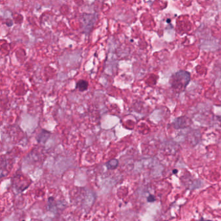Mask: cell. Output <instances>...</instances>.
Returning <instances> with one entry per match:
<instances>
[{
	"instance_id": "52a82bcc",
	"label": "cell",
	"mask_w": 221,
	"mask_h": 221,
	"mask_svg": "<svg viewBox=\"0 0 221 221\" xmlns=\"http://www.w3.org/2000/svg\"><path fill=\"white\" fill-rule=\"evenodd\" d=\"M198 221H211V220H198Z\"/></svg>"
},
{
	"instance_id": "6da1fadb",
	"label": "cell",
	"mask_w": 221,
	"mask_h": 221,
	"mask_svg": "<svg viewBox=\"0 0 221 221\" xmlns=\"http://www.w3.org/2000/svg\"><path fill=\"white\" fill-rule=\"evenodd\" d=\"M190 79V73L189 72L179 71L171 76L170 84L173 90L177 92H181L185 89Z\"/></svg>"
},
{
	"instance_id": "8992f818",
	"label": "cell",
	"mask_w": 221,
	"mask_h": 221,
	"mask_svg": "<svg viewBox=\"0 0 221 221\" xmlns=\"http://www.w3.org/2000/svg\"><path fill=\"white\" fill-rule=\"evenodd\" d=\"M147 200H148V202H153L155 200V198L153 195H149L148 198H147Z\"/></svg>"
},
{
	"instance_id": "7a4b0ae2",
	"label": "cell",
	"mask_w": 221,
	"mask_h": 221,
	"mask_svg": "<svg viewBox=\"0 0 221 221\" xmlns=\"http://www.w3.org/2000/svg\"><path fill=\"white\" fill-rule=\"evenodd\" d=\"M191 121L189 119L185 118V117H181V118H177L174 122V127L176 128H185L190 125Z\"/></svg>"
},
{
	"instance_id": "277c9868",
	"label": "cell",
	"mask_w": 221,
	"mask_h": 221,
	"mask_svg": "<svg viewBox=\"0 0 221 221\" xmlns=\"http://www.w3.org/2000/svg\"><path fill=\"white\" fill-rule=\"evenodd\" d=\"M106 166L108 169L110 170L115 169H116L119 166V161L116 159H112L106 163Z\"/></svg>"
},
{
	"instance_id": "3957f363",
	"label": "cell",
	"mask_w": 221,
	"mask_h": 221,
	"mask_svg": "<svg viewBox=\"0 0 221 221\" xmlns=\"http://www.w3.org/2000/svg\"><path fill=\"white\" fill-rule=\"evenodd\" d=\"M88 87V82L84 80L79 81L76 84V88L81 91V92H84V91L87 90Z\"/></svg>"
},
{
	"instance_id": "5b68a950",
	"label": "cell",
	"mask_w": 221,
	"mask_h": 221,
	"mask_svg": "<svg viewBox=\"0 0 221 221\" xmlns=\"http://www.w3.org/2000/svg\"><path fill=\"white\" fill-rule=\"evenodd\" d=\"M48 202H49V207L51 211H54L55 207H56L54 198L53 197H50L49 198Z\"/></svg>"
}]
</instances>
